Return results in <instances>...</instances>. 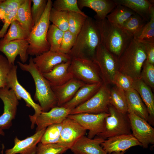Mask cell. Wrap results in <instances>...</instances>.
<instances>
[{"mask_svg":"<svg viewBox=\"0 0 154 154\" xmlns=\"http://www.w3.org/2000/svg\"><path fill=\"white\" fill-rule=\"evenodd\" d=\"M95 21L100 33L101 44L118 59L133 37L121 27L110 22L106 18Z\"/></svg>","mask_w":154,"mask_h":154,"instance_id":"cell-1","label":"cell"},{"mask_svg":"<svg viewBox=\"0 0 154 154\" xmlns=\"http://www.w3.org/2000/svg\"><path fill=\"white\" fill-rule=\"evenodd\" d=\"M100 43V33L95 21L88 17L68 54L71 59L76 58L92 60L96 49Z\"/></svg>","mask_w":154,"mask_h":154,"instance_id":"cell-2","label":"cell"},{"mask_svg":"<svg viewBox=\"0 0 154 154\" xmlns=\"http://www.w3.org/2000/svg\"><path fill=\"white\" fill-rule=\"evenodd\" d=\"M17 62L22 70L29 72L33 78L35 86L34 98L39 102L42 112H47L57 106V99L51 85L35 64L32 57L29 64Z\"/></svg>","mask_w":154,"mask_h":154,"instance_id":"cell-3","label":"cell"},{"mask_svg":"<svg viewBox=\"0 0 154 154\" xmlns=\"http://www.w3.org/2000/svg\"><path fill=\"white\" fill-rule=\"evenodd\" d=\"M146 59L144 45L133 38L118 58L119 71L134 80L139 78L143 65Z\"/></svg>","mask_w":154,"mask_h":154,"instance_id":"cell-4","label":"cell"},{"mask_svg":"<svg viewBox=\"0 0 154 154\" xmlns=\"http://www.w3.org/2000/svg\"><path fill=\"white\" fill-rule=\"evenodd\" d=\"M52 1L48 0L45 11L38 22L34 25L27 39L29 43L27 53L31 56H37L50 50V46L46 39L50 25L49 16L52 7Z\"/></svg>","mask_w":154,"mask_h":154,"instance_id":"cell-5","label":"cell"},{"mask_svg":"<svg viewBox=\"0 0 154 154\" xmlns=\"http://www.w3.org/2000/svg\"><path fill=\"white\" fill-rule=\"evenodd\" d=\"M108 113L109 115L104 120L103 130L96 137L105 140L116 135L132 134L127 114L119 112L110 104Z\"/></svg>","mask_w":154,"mask_h":154,"instance_id":"cell-6","label":"cell"},{"mask_svg":"<svg viewBox=\"0 0 154 154\" xmlns=\"http://www.w3.org/2000/svg\"><path fill=\"white\" fill-rule=\"evenodd\" d=\"M92 61L98 67L103 83L114 84L119 71L118 58L100 43L96 49Z\"/></svg>","mask_w":154,"mask_h":154,"instance_id":"cell-7","label":"cell"},{"mask_svg":"<svg viewBox=\"0 0 154 154\" xmlns=\"http://www.w3.org/2000/svg\"><path fill=\"white\" fill-rule=\"evenodd\" d=\"M68 70L73 78L86 84L103 82L98 66L91 60L72 58Z\"/></svg>","mask_w":154,"mask_h":154,"instance_id":"cell-8","label":"cell"},{"mask_svg":"<svg viewBox=\"0 0 154 154\" xmlns=\"http://www.w3.org/2000/svg\"><path fill=\"white\" fill-rule=\"evenodd\" d=\"M110 89L103 83L98 91L84 103L71 110L70 114L108 113Z\"/></svg>","mask_w":154,"mask_h":154,"instance_id":"cell-9","label":"cell"},{"mask_svg":"<svg viewBox=\"0 0 154 154\" xmlns=\"http://www.w3.org/2000/svg\"><path fill=\"white\" fill-rule=\"evenodd\" d=\"M17 65L12 66L7 78V86L13 91L18 100L23 99L27 106L34 109L35 114L29 116L31 121L42 112V109L39 104L34 101L29 92L19 82L17 76Z\"/></svg>","mask_w":154,"mask_h":154,"instance_id":"cell-10","label":"cell"},{"mask_svg":"<svg viewBox=\"0 0 154 154\" xmlns=\"http://www.w3.org/2000/svg\"><path fill=\"white\" fill-rule=\"evenodd\" d=\"M109 113L97 114L87 113L70 114L67 117L72 119L86 130H89L87 137L93 139L103 130L105 118Z\"/></svg>","mask_w":154,"mask_h":154,"instance_id":"cell-11","label":"cell"},{"mask_svg":"<svg viewBox=\"0 0 154 154\" xmlns=\"http://www.w3.org/2000/svg\"><path fill=\"white\" fill-rule=\"evenodd\" d=\"M0 98L4 104L3 112L0 116V129H9L15 119L19 100L13 91L7 86L0 89Z\"/></svg>","mask_w":154,"mask_h":154,"instance_id":"cell-12","label":"cell"},{"mask_svg":"<svg viewBox=\"0 0 154 154\" xmlns=\"http://www.w3.org/2000/svg\"><path fill=\"white\" fill-rule=\"evenodd\" d=\"M132 135L147 148L150 144L154 143V129L144 119L133 113H127Z\"/></svg>","mask_w":154,"mask_h":154,"instance_id":"cell-13","label":"cell"},{"mask_svg":"<svg viewBox=\"0 0 154 154\" xmlns=\"http://www.w3.org/2000/svg\"><path fill=\"white\" fill-rule=\"evenodd\" d=\"M71 110L63 107L55 106L47 112H42L33 120L31 128H34L35 124L37 127L36 132L46 128L55 123H61L70 114Z\"/></svg>","mask_w":154,"mask_h":154,"instance_id":"cell-14","label":"cell"},{"mask_svg":"<svg viewBox=\"0 0 154 154\" xmlns=\"http://www.w3.org/2000/svg\"><path fill=\"white\" fill-rule=\"evenodd\" d=\"M58 143L70 149L75 142L85 135L86 130L72 119L66 118L62 122Z\"/></svg>","mask_w":154,"mask_h":154,"instance_id":"cell-15","label":"cell"},{"mask_svg":"<svg viewBox=\"0 0 154 154\" xmlns=\"http://www.w3.org/2000/svg\"><path fill=\"white\" fill-rule=\"evenodd\" d=\"M29 43L27 39H19L0 43V51L3 53L9 63L14 65L16 57L19 55L21 62L25 63L29 56L27 50Z\"/></svg>","mask_w":154,"mask_h":154,"instance_id":"cell-16","label":"cell"},{"mask_svg":"<svg viewBox=\"0 0 154 154\" xmlns=\"http://www.w3.org/2000/svg\"><path fill=\"white\" fill-rule=\"evenodd\" d=\"M33 60L40 71L45 73L50 72L58 64L70 60L71 58L68 54L49 50L36 56Z\"/></svg>","mask_w":154,"mask_h":154,"instance_id":"cell-17","label":"cell"},{"mask_svg":"<svg viewBox=\"0 0 154 154\" xmlns=\"http://www.w3.org/2000/svg\"><path fill=\"white\" fill-rule=\"evenodd\" d=\"M103 149L107 154L114 152L126 151L131 147L141 146V144L132 134L115 136L106 139L101 144Z\"/></svg>","mask_w":154,"mask_h":154,"instance_id":"cell-18","label":"cell"},{"mask_svg":"<svg viewBox=\"0 0 154 154\" xmlns=\"http://www.w3.org/2000/svg\"><path fill=\"white\" fill-rule=\"evenodd\" d=\"M46 129L35 132L32 135L23 140H21L16 137L13 147L7 149L5 154H35L37 145L40 142Z\"/></svg>","mask_w":154,"mask_h":154,"instance_id":"cell-19","label":"cell"},{"mask_svg":"<svg viewBox=\"0 0 154 154\" xmlns=\"http://www.w3.org/2000/svg\"><path fill=\"white\" fill-rule=\"evenodd\" d=\"M85 84L73 78L61 85L51 86L57 99V106H62L69 102L74 96L78 89Z\"/></svg>","mask_w":154,"mask_h":154,"instance_id":"cell-20","label":"cell"},{"mask_svg":"<svg viewBox=\"0 0 154 154\" xmlns=\"http://www.w3.org/2000/svg\"><path fill=\"white\" fill-rule=\"evenodd\" d=\"M104 140L97 137L90 139L84 135L79 138L70 149L74 154H107L101 145Z\"/></svg>","mask_w":154,"mask_h":154,"instance_id":"cell-21","label":"cell"},{"mask_svg":"<svg viewBox=\"0 0 154 154\" xmlns=\"http://www.w3.org/2000/svg\"><path fill=\"white\" fill-rule=\"evenodd\" d=\"M79 9L81 10L84 7L94 10L96 14L95 20H101L106 18L117 5L113 0H77Z\"/></svg>","mask_w":154,"mask_h":154,"instance_id":"cell-22","label":"cell"},{"mask_svg":"<svg viewBox=\"0 0 154 154\" xmlns=\"http://www.w3.org/2000/svg\"><path fill=\"white\" fill-rule=\"evenodd\" d=\"M132 88L138 92L146 107L149 115L148 122L153 125L154 97L151 88L140 78L134 80Z\"/></svg>","mask_w":154,"mask_h":154,"instance_id":"cell-23","label":"cell"},{"mask_svg":"<svg viewBox=\"0 0 154 154\" xmlns=\"http://www.w3.org/2000/svg\"><path fill=\"white\" fill-rule=\"evenodd\" d=\"M125 92L127 113H133L148 121L149 115L147 108L138 92L133 88Z\"/></svg>","mask_w":154,"mask_h":154,"instance_id":"cell-24","label":"cell"},{"mask_svg":"<svg viewBox=\"0 0 154 154\" xmlns=\"http://www.w3.org/2000/svg\"><path fill=\"white\" fill-rule=\"evenodd\" d=\"M103 83L85 84L77 91L73 98L62 106L71 110L87 101L99 90Z\"/></svg>","mask_w":154,"mask_h":154,"instance_id":"cell-25","label":"cell"},{"mask_svg":"<svg viewBox=\"0 0 154 154\" xmlns=\"http://www.w3.org/2000/svg\"><path fill=\"white\" fill-rule=\"evenodd\" d=\"M71 60L58 64L48 72L42 73L51 86L61 85L73 78L68 70Z\"/></svg>","mask_w":154,"mask_h":154,"instance_id":"cell-26","label":"cell"},{"mask_svg":"<svg viewBox=\"0 0 154 154\" xmlns=\"http://www.w3.org/2000/svg\"><path fill=\"white\" fill-rule=\"evenodd\" d=\"M117 5L125 6L142 17L147 22L150 19L151 11L154 6V0H113Z\"/></svg>","mask_w":154,"mask_h":154,"instance_id":"cell-27","label":"cell"},{"mask_svg":"<svg viewBox=\"0 0 154 154\" xmlns=\"http://www.w3.org/2000/svg\"><path fill=\"white\" fill-rule=\"evenodd\" d=\"M31 0H25L17 8L15 17V20L29 34L34 26L31 12Z\"/></svg>","mask_w":154,"mask_h":154,"instance_id":"cell-28","label":"cell"},{"mask_svg":"<svg viewBox=\"0 0 154 154\" xmlns=\"http://www.w3.org/2000/svg\"><path fill=\"white\" fill-rule=\"evenodd\" d=\"M110 104L118 112L127 114V107L125 91L116 86L110 89Z\"/></svg>","mask_w":154,"mask_h":154,"instance_id":"cell-29","label":"cell"},{"mask_svg":"<svg viewBox=\"0 0 154 154\" xmlns=\"http://www.w3.org/2000/svg\"><path fill=\"white\" fill-rule=\"evenodd\" d=\"M147 22L138 15L135 13L131 16L121 27L136 39L140 35Z\"/></svg>","mask_w":154,"mask_h":154,"instance_id":"cell-30","label":"cell"},{"mask_svg":"<svg viewBox=\"0 0 154 154\" xmlns=\"http://www.w3.org/2000/svg\"><path fill=\"white\" fill-rule=\"evenodd\" d=\"M135 13L128 8L121 5H117L106 18L110 22L121 27L123 24L132 15Z\"/></svg>","mask_w":154,"mask_h":154,"instance_id":"cell-31","label":"cell"},{"mask_svg":"<svg viewBox=\"0 0 154 154\" xmlns=\"http://www.w3.org/2000/svg\"><path fill=\"white\" fill-rule=\"evenodd\" d=\"M29 35L19 23L15 19L11 22L7 33L0 40V43H5L16 40L27 39Z\"/></svg>","mask_w":154,"mask_h":154,"instance_id":"cell-32","label":"cell"},{"mask_svg":"<svg viewBox=\"0 0 154 154\" xmlns=\"http://www.w3.org/2000/svg\"><path fill=\"white\" fill-rule=\"evenodd\" d=\"M64 33L53 24L50 25L46 35L47 40L50 46V50L59 51Z\"/></svg>","mask_w":154,"mask_h":154,"instance_id":"cell-33","label":"cell"},{"mask_svg":"<svg viewBox=\"0 0 154 154\" xmlns=\"http://www.w3.org/2000/svg\"><path fill=\"white\" fill-rule=\"evenodd\" d=\"M49 20L52 24L63 32L68 30V12L57 11L52 7L49 14Z\"/></svg>","mask_w":154,"mask_h":154,"instance_id":"cell-34","label":"cell"},{"mask_svg":"<svg viewBox=\"0 0 154 154\" xmlns=\"http://www.w3.org/2000/svg\"><path fill=\"white\" fill-rule=\"evenodd\" d=\"M62 127V123H57L48 127L41 138L43 144L58 143Z\"/></svg>","mask_w":154,"mask_h":154,"instance_id":"cell-35","label":"cell"},{"mask_svg":"<svg viewBox=\"0 0 154 154\" xmlns=\"http://www.w3.org/2000/svg\"><path fill=\"white\" fill-rule=\"evenodd\" d=\"M68 12V31L78 35L88 16L75 12Z\"/></svg>","mask_w":154,"mask_h":154,"instance_id":"cell-36","label":"cell"},{"mask_svg":"<svg viewBox=\"0 0 154 154\" xmlns=\"http://www.w3.org/2000/svg\"><path fill=\"white\" fill-rule=\"evenodd\" d=\"M60 11L75 12L88 16L79 8L77 0H56L52 3V7Z\"/></svg>","mask_w":154,"mask_h":154,"instance_id":"cell-37","label":"cell"},{"mask_svg":"<svg viewBox=\"0 0 154 154\" xmlns=\"http://www.w3.org/2000/svg\"><path fill=\"white\" fill-rule=\"evenodd\" d=\"M25 0H0V20L3 21Z\"/></svg>","mask_w":154,"mask_h":154,"instance_id":"cell-38","label":"cell"},{"mask_svg":"<svg viewBox=\"0 0 154 154\" xmlns=\"http://www.w3.org/2000/svg\"><path fill=\"white\" fill-rule=\"evenodd\" d=\"M68 149L58 143L43 144L40 142L37 145L35 154H62Z\"/></svg>","mask_w":154,"mask_h":154,"instance_id":"cell-39","label":"cell"},{"mask_svg":"<svg viewBox=\"0 0 154 154\" xmlns=\"http://www.w3.org/2000/svg\"><path fill=\"white\" fill-rule=\"evenodd\" d=\"M139 78L151 88H154V64L146 60L141 72Z\"/></svg>","mask_w":154,"mask_h":154,"instance_id":"cell-40","label":"cell"},{"mask_svg":"<svg viewBox=\"0 0 154 154\" xmlns=\"http://www.w3.org/2000/svg\"><path fill=\"white\" fill-rule=\"evenodd\" d=\"M31 12L33 25L39 21L46 6L48 0H31Z\"/></svg>","mask_w":154,"mask_h":154,"instance_id":"cell-41","label":"cell"},{"mask_svg":"<svg viewBox=\"0 0 154 154\" xmlns=\"http://www.w3.org/2000/svg\"><path fill=\"white\" fill-rule=\"evenodd\" d=\"M134 81L130 76L118 71L115 77L114 84L125 92L132 88Z\"/></svg>","mask_w":154,"mask_h":154,"instance_id":"cell-42","label":"cell"},{"mask_svg":"<svg viewBox=\"0 0 154 154\" xmlns=\"http://www.w3.org/2000/svg\"><path fill=\"white\" fill-rule=\"evenodd\" d=\"M77 36L68 30L64 32L59 51L68 54L74 46Z\"/></svg>","mask_w":154,"mask_h":154,"instance_id":"cell-43","label":"cell"},{"mask_svg":"<svg viewBox=\"0 0 154 154\" xmlns=\"http://www.w3.org/2000/svg\"><path fill=\"white\" fill-rule=\"evenodd\" d=\"M7 58L0 54V89L7 86V78L12 66Z\"/></svg>","mask_w":154,"mask_h":154,"instance_id":"cell-44","label":"cell"},{"mask_svg":"<svg viewBox=\"0 0 154 154\" xmlns=\"http://www.w3.org/2000/svg\"><path fill=\"white\" fill-rule=\"evenodd\" d=\"M136 40L141 43L154 42V29H143L140 35Z\"/></svg>","mask_w":154,"mask_h":154,"instance_id":"cell-45","label":"cell"},{"mask_svg":"<svg viewBox=\"0 0 154 154\" xmlns=\"http://www.w3.org/2000/svg\"><path fill=\"white\" fill-rule=\"evenodd\" d=\"M17 9L11 13L7 18L3 21L4 24L1 29L0 30V38H3L7 33L8 27L13 20L15 19V17Z\"/></svg>","mask_w":154,"mask_h":154,"instance_id":"cell-46","label":"cell"},{"mask_svg":"<svg viewBox=\"0 0 154 154\" xmlns=\"http://www.w3.org/2000/svg\"><path fill=\"white\" fill-rule=\"evenodd\" d=\"M144 45L147 55V59L154 64V42L142 43Z\"/></svg>","mask_w":154,"mask_h":154,"instance_id":"cell-47","label":"cell"},{"mask_svg":"<svg viewBox=\"0 0 154 154\" xmlns=\"http://www.w3.org/2000/svg\"><path fill=\"white\" fill-rule=\"evenodd\" d=\"M126 151L120 152H114L110 154H124Z\"/></svg>","mask_w":154,"mask_h":154,"instance_id":"cell-48","label":"cell"},{"mask_svg":"<svg viewBox=\"0 0 154 154\" xmlns=\"http://www.w3.org/2000/svg\"><path fill=\"white\" fill-rule=\"evenodd\" d=\"M0 135H5V133L4 132L3 130L0 129Z\"/></svg>","mask_w":154,"mask_h":154,"instance_id":"cell-49","label":"cell"},{"mask_svg":"<svg viewBox=\"0 0 154 154\" xmlns=\"http://www.w3.org/2000/svg\"><path fill=\"white\" fill-rule=\"evenodd\" d=\"M1 22V20H0V23Z\"/></svg>","mask_w":154,"mask_h":154,"instance_id":"cell-50","label":"cell"}]
</instances>
